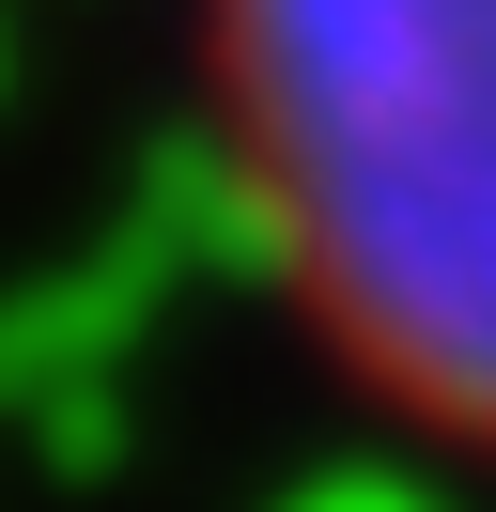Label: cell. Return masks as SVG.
Instances as JSON below:
<instances>
[{"instance_id": "1", "label": "cell", "mask_w": 496, "mask_h": 512, "mask_svg": "<svg viewBox=\"0 0 496 512\" xmlns=\"http://www.w3.org/2000/svg\"><path fill=\"white\" fill-rule=\"evenodd\" d=\"M186 78L326 388L496 466V0H186Z\"/></svg>"}]
</instances>
